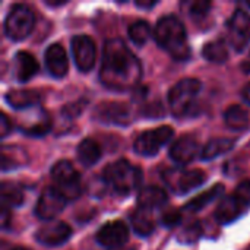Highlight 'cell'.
Masks as SVG:
<instances>
[{
    "label": "cell",
    "instance_id": "obj_10",
    "mask_svg": "<svg viewBox=\"0 0 250 250\" xmlns=\"http://www.w3.org/2000/svg\"><path fill=\"white\" fill-rule=\"evenodd\" d=\"M72 56L81 72L92 70L95 64V44L88 35H75L72 38Z\"/></svg>",
    "mask_w": 250,
    "mask_h": 250
},
{
    "label": "cell",
    "instance_id": "obj_12",
    "mask_svg": "<svg viewBox=\"0 0 250 250\" xmlns=\"http://www.w3.org/2000/svg\"><path fill=\"white\" fill-rule=\"evenodd\" d=\"M95 239L105 249H117L129 240V229L123 221H110L98 230Z\"/></svg>",
    "mask_w": 250,
    "mask_h": 250
},
{
    "label": "cell",
    "instance_id": "obj_2",
    "mask_svg": "<svg viewBox=\"0 0 250 250\" xmlns=\"http://www.w3.org/2000/svg\"><path fill=\"white\" fill-rule=\"evenodd\" d=\"M154 37L157 44L168 51L176 60H186L190 56V47L188 44L185 25L173 15H167L158 19Z\"/></svg>",
    "mask_w": 250,
    "mask_h": 250
},
{
    "label": "cell",
    "instance_id": "obj_39",
    "mask_svg": "<svg viewBox=\"0 0 250 250\" xmlns=\"http://www.w3.org/2000/svg\"><path fill=\"white\" fill-rule=\"evenodd\" d=\"M242 6H245V7L250 9V0H246V1H243V3H242Z\"/></svg>",
    "mask_w": 250,
    "mask_h": 250
},
{
    "label": "cell",
    "instance_id": "obj_9",
    "mask_svg": "<svg viewBox=\"0 0 250 250\" xmlns=\"http://www.w3.org/2000/svg\"><path fill=\"white\" fill-rule=\"evenodd\" d=\"M67 201L66 198L53 186V188H45L35 205V214L40 220L42 221H51L54 220L59 214L63 212Z\"/></svg>",
    "mask_w": 250,
    "mask_h": 250
},
{
    "label": "cell",
    "instance_id": "obj_14",
    "mask_svg": "<svg viewBox=\"0 0 250 250\" xmlns=\"http://www.w3.org/2000/svg\"><path fill=\"white\" fill-rule=\"evenodd\" d=\"M44 62H45V67L51 76L63 78L67 73L69 60H67L66 50L60 44L54 42L47 47L45 54H44Z\"/></svg>",
    "mask_w": 250,
    "mask_h": 250
},
{
    "label": "cell",
    "instance_id": "obj_7",
    "mask_svg": "<svg viewBox=\"0 0 250 250\" xmlns=\"http://www.w3.org/2000/svg\"><path fill=\"white\" fill-rule=\"evenodd\" d=\"M173 135L174 132L170 126H161L154 130H146L136 138L133 144L135 152L139 155L152 157L173 138Z\"/></svg>",
    "mask_w": 250,
    "mask_h": 250
},
{
    "label": "cell",
    "instance_id": "obj_32",
    "mask_svg": "<svg viewBox=\"0 0 250 250\" xmlns=\"http://www.w3.org/2000/svg\"><path fill=\"white\" fill-rule=\"evenodd\" d=\"M201 226L196 223V224H192L189 227H186L180 236H179V240L183 242V243H195L199 237H201Z\"/></svg>",
    "mask_w": 250,
    "mask_h": 250
},
{
    "label": "cell",
    "instance_id": "obj_24",
    "mask_svg": "<svg viewBox=\"0 0 250 250\" xmlns=\"http://www.w3.org/2000/svg\"><path fill=\"white\" fill-rule=\"evenodd\" d=\"M226 125L233 130H243L249 125V114L240 105H231L224 111Z\"/></svg>",
    "mask_w": 250,
    "mask_h": 250
},
{
    "label": "cell",
    "instance_id": "obj_11",
    "mask_svg": "<svg viewBox=\"0 0 250 250\" xmlns=\"http://www.w3.org/2000/svg\"><path fill=\"white\" fill-rule=\"evenodd\" d=\"M229 38L236 50H243L250 41V15L248 12L237 9L230 18L229 23Z\"/></svg>",
    "mask_w": 250,
    "mask_h": 250
},
{
    "label": "cell",
    "instance_id": "obj_36",
    "mask_svg": "<svg viewBox=\"0 0 250 250\" xmlns=\"http://www.w3.org/2000/svg\"><path fill=\"white\" fill-rule=\"evenodd\" d=\"M158 1L157 0H136L135 4L138 7H145V9H152Z\"/></svg>",
    "mask_w": 250,
    "mask_h": 250
},
{
    "label": "cell",
    "instance_id": "obj_29",
    "mask_svg": "<svg viewBox=\"0 0 250 250\" xmlns=\"http://www.w3.org/2000/svg\"><path fill=\"white\" fill-rule=\"evenodd\" d=\"M151 26L148 25L146 21H136L133 22L129 28H127V34H129V38L133 44L136 45H144L149 37H151Z\"/></svg>",
    "mask_w": 250,
    "mask_h": 250
},
{
    "label": "cell",
    "instance_id": "obj_30",
    "mask_svg": "<svg viewBox=\"0 0 250 250\" xmlns=\"http://www.w3.org/2000/svg\"><path fill=\"white\" fill-rule=\"evenodd\" d=\"M183 6L188 7L189 15H192L193 18H202V16H205L209 12V9L212 7L211 1H205V0L186 1V3H183Z\"/></svg>",
    "mask_w": 250,
    "mask_h": 250
},
{
    "label": "cell",
    "instance_id": "obj_21",
    "mask_svg": "<svg viewBox=\"0 0 250 250\" xmlns=\"http://www.w3.org/2000/svg\"><path fill=\"white\" fill-rule=\"evenodd\" d=\"M76 155H78V160L82 166L92 167L101 158V148L94 139L86 138L78 145Z\"/></svg>",
    "mask_w": 250,
    "mask_h": 250
},
{
    "label": "cell",
    "instance_id": "obj_15",
    "mask_svg": "<svg viewBox=\"0 0 250 250\" xmlns=\"http://www.w3.org/2000/svg\"><path fill=\"white\" fill-rule=\"evenodd\" d=\"M198 155H199V145L196 139L192 136L179 138L170 148V158L180 166H186L192 163Z\"/></svg>",
    "mask_w": 250,
    "mask_h": 250
},
{
    "label": "cell",
    "instance_id": "obj_3",
    "mask_svg": "<svg viewBox=\"0 0 250 250\" xmlns=\"http://www.w3.org/2000/svg\"><path fill=\"white\" fill-rule=\"evenodd\" d=\"M104 180L120 195L136 190L142 182V171L126 160H117L104 168Z\"/></svg>",
    "mask_w": 250,
    "mask_h": 250
},
{
    "label": "cell",
    "instance_id": "obj_35",
    "mask_svg": "<svg viewBox=\"0 0 250 250\" xmlns=\"http://www.w3.org/2000/svg\"><path fill=\"white\" fill-rule=\"evenodd\" d=\"M79 113H81V105H79V104H69V105H66L64 110H63V114H64L66 117H75V116H78Z\"/></svg>",
    "mask_w": 250,
    "mask_h": 250
},
{
    "label": "cell",
    "instance_id": "obj_26",
    "mask_svg": "<svg viewBox=\"0 0 250 250\" xmlns=\"http://www.w3.org/2000/svg\"><path fill=\"white\" fill-rule=\"evenodd\" d=\"M149 211H145V209H136L130 220H132V227L133 230L136 231V234L139 236H149L154 230H155V223L154 220L149 217L148 214Z\"/></svg>",
    "mask_w": 250,
    "mask_h": 250
},
{
    "label": "cell",
    "instance_id": "obj_17",
    "mask_svg": "<svg viewBox=\"0 0 250 250\" xmlns=\"http://www.w3.org/2000/svg\"><path fill=\"white\" fill-rule=\"evenodd\" d=\"M15 78L18 82H26L38 72V62L28 51H18L15 54Z\"/></svg>",
    "mask_w": 250,
    "mask_h": 250
},
{
    "label": "cell",
    "instance_id": "obj_38",
    "mask_svg": "<svg viewBox=\"0 0 250 250\" xmlns=\"http://www.w3.org/2000/svg\"><path fill=\"white\" fill-rule=\"evenodd\" d=\"M66 3H67V0H45V4L53 6V7H59V6H63Z\"/></svg>",
    "mask_w": 250,
    "mask_h": 250
},
{
    "label": "cell",
    "instance_id": "obj_34",
    "mask_svg": "<svg viewBox=\"0 0 250 250\" xmlns=\"http://www.w3.org/2000/svg\"><path fill=\"white\" fill-rule=\"evenodd\" d=\"M0 136L1 138H6L10 132H12V122L7 119V116L6 114H1V117H0Z\"/></svg>",
    "mask_w": 250,
    "mask_h": 250
},
{
    "label": "cell",
    "instance_id": "obj_18",
    "mask_svg": "<svg viewBox=\"0 0 250 250\" xmlns=\"http://www.w3.org/2000/svg\"><path fill=\"white\" fill-rule=\"evenodd\" d=\"M243 209L245 208L233 193L221 199L220 205L215 209V218L220 224H230L243 214Z\"/></svg>",
    "mask_w": 250,
    "mask_h": 250
},
{
    "label": "cell",
    "instance_id": "obj_6",
    "mask_svg": "<svg viewBox=\"0 0 250 250\" xmlns=\"http://www.w3.org/2000/svg\"><path fill=\"white\" fill-rule=\"evenodd\" d=\"M35 23L32 10L26 4H15L9 10L4 21V32L12 41H22L26 38Z\"/></svg>",
    "mask_w": 250,
    "mask_h": 250
},
{
    "label": "cell",
    "instance_id": "obj_23",
    "mask_svg": "<svg viewBox=\"0 0 250 250\" xmlns=\"http://www.w3.org/2000/svg\"><path fill=\"white\" fill-rule=\"evenodd\" d=\"M233 148H234V141H233V139H224V138H223V139H221V138L212 139V141H209V142L204 146V149H202V152H201V157H202V160H205V161L214 160V158H217V157H220V155H223V154L231 151Z\"/></svg>",
    "mask_w": 250,
    "mask_h": 250
},
{
    "label": "cell",
    "instance_id": "obj_5",
    "mask_svg": "<svg viewBox=\"0 0 250 250\" xmlns=\"http://www.w3.org/2000/svg\"><path fill=\"white\" fill-rule=\"evenodd\" d=\"M51 179L54 182V188L66 198V201H75L81 196V177L72 163L66 160L57 161L51 168Z\"/></svg>",
    "mask_w": 250,
    "mask_h": 250
},
{
    "label": "cell",
    "instance_id": "obj_1",
    "mask_svg": "<svg viewBox=\"0 0 250 250\" xmlns=\"http://www.w3.org/2000/svg\"><path fill=\"white\" fill-rule=\"evenodd\" d=\"M141 63L120 38H110L103 48L100 78L111 89H129L141 79Z\"/></svg>",
    "mask_w": 250,
    "mask_h": 250
},
{
    "label": "cell",
    "instance_id": "obj_22",
    "mask_svg": "<svg viewBox=\"0 0 250 250\" xmlns=\"http://www.w3.org/2000/svg\"><path fill=\"white\" fill-rule=\"evenodd\" d=\"M224 192V186L223 185H215L214 188L205 190L204 193H201L199 196L193 198L189 204L185 205V211H189V212H198L201 211L202 208H205L207 205H209L212 201L218 199Z\"/></svg>",
    "mask_w": 250,
    "mask_h": 250
},
{
    "label": "cell",
    "instance_id": "obj_37",
    "mask_svg": "<svg viewBox=\"0 0 250 250\" xmlns=\"http://www.w3.org/2000/svg\"><path fill=\"white\" fill-rule=\"evenodd\" d=\"M242 97H243V100L250 104V83H248L246 86H243V89H242Z\"/></svg>",
    "mask_w": 250,
    "mask_h": 250
},
{
    "label": "cell",
    "instance_id": "obj_40",
    "mask_svg": "<svg viewBox=\"0 0 250 250\" xmlns=\"http://www.w3.org/2000/svg\"><path fill=\"white\" fill-rule=\"evenodd\" d=\"M245 69H246L248 72H250V59H249V62H248V63L245 64Z\"/></svg>",
    "mask_w": 250,
    "mask_h": 250
},
{
    "label": "cell",
    "instance_id": "obj_33",
    "mask_svg": "<svg viewBox=\"0 0 250 250\" xmlns=\"http://www.w3.org/2000/svg\"><path fill=\"white\" fill-rule=\"evenodd\" d=\"M180 221H182V214H180V211H176V209H168L161 217V223L166 227H174Z\"/></svg>",
    "mask_w": 250,
    "mask_h": 250
},
{
    "label": "cell",
    "instance_id": "obj_41",
    "mask_svg": "<svg viewBox=\"0 0 250 250\" xmlns=\"http://www.w3.org/2000/svg\"><path fill=\"white\" fill-rule=\"evenodd\" d=\"M12 250H28V249H23V248H15V249Z\"/></svg>",
    "mask_w": 250,
    "mask_h": 250
},
{
    "label": "cell",
    "instance_id": "obj_8",
    "mask_svg": "<svg viewBox=\"0 0 250 250\" xmlns=\"http://www.w3.org/2000/svg\"><path fill=\"white\" fill-rule=\"evenodd\" d=\"M168 188H171L173 192L185 195L188 192H192L193 189L202 186L207 180V174L202 170H186V171H174L170 170L163 177Z\"/></svg>",
    "mask_w": 250,
    "mask_h": 250
},
{
    "label": "cell",
    "instance_id": "obj_25",
    "mask_svg": "<svg viewBox=\"0 0 250 250\" xmlns=\"http://www.w3.org/2000/svg\"><path fill=\"white\" fill-rule=\"evenodd\" d=\"M0 198H1V204L3 208L9 209V208H15V207H21L23 204V193L22 190L12 183H1L0 188Z\"/></svg>",
    "mask_w": 250,
    "mask_h": 250
},
{
    "label": "cell",
    "instance_id": "obj_19",
    "mask_svg": "<svg viewBox=\"0 0 250 250\" xmlns=\"http://www.w3.org/2000/svg\"><path fill=\"white\" fill-rule=\"evenodd\" d=\"M166 204H167V193L164 192V189L157 188V186L144 188L138 195L139 208L149 211V212L152 209H158V208L164 207Z\"/></svg>",
    "mask_w": 250,
    "mask_h": 250
},
{
    "label": "cell",
    "instance_id": "obj_28",
    "mask_svg": "<svg viewBox=\"0 0 250 250\" xmlns=\"http://www.w3.org/2000/svg\"><path fill=\"white\" fill-rule=\"evenodd\" d=\"M21 129H22V132H25L29 136H44L51 129V120H50V117H48V114L45 111L40 110L38 119L35 122L23 125Z\"/></svg>",
    "mask_w": 250,
    "mask_h": 250
},
{
    "label": "cell",
    "instance_id": "obj_16",
    "mask_svg": "<svg viewBox=\"0 0 250 250\" xmlns=\"http://www.w3.org/2000/svg\"><path fill=\"white\" fill-rule=\"evenodd\" d=\"M97 119L103 123L113 125H129L130 123V110L126 104L122 103H105L97 108Z\"/></svg>",
    "mask_w": 250,
    "mask_h": 250
},
{
    "label": "cell",
    "instance_id": "obj_27",
    "mask_svg": "<svg viewBox=\"0 0 250 250\" xmlns=\"http://www.w3.org/2000/svg\"><path fill=\"white\" fill-rule=\"evenodd\" d=\"M202 56L212 63H224L229 59V50L227 45L223 40H215L211 42H207L204 50H202Z\"/></svg>",
    "mask_w": 250,
    "mask_h": 250
},
{
    "label": "cell",
    "instance_id": "obj_31",
    "mask_svg": "<svg viewBox=\"0 0 250 250\" xmlns=\"http://www.w3.org/2000/svg\"><path fill=\"white\" fill-rule=\"evenodd\" d=\"M234 196L237 198V201L242 204L243 208H250V179L242 182L236 192H234Z\"/></svg>",
    "mask_w": 250,
    "mask_h": 250
},
{
    "label": "cell",
    "instance_id": "obj_4",
    "mask_svg": "<svg viewBox=\"0 0 250 250\" xmlns=\"http://www.w3.org/2000/svg\"><path fill=\"white\" fill-rule=\"evenodd\" d=\"M201 89L202 83L195 78H188L177 82L168 92V105L171 113L176 117L189 116L196 107V100Z\"/></svg>",
    "mask_w": 250,
    "mask_h": 250
},
{
    "label": "cell",
    "instance_id": "obj_20",
    "mask_svg": "<svg viewBox=\"0 0 250 250\" xmlns=\"http://www.w3.org/2000/svg\"><path fill=\"white\" fill-rule=\"evenodd\" d=\"M4 98L10 107L16 110H25L29 107H35L40 103L41 95L35 89H12L6 94Z\"/></svg>",
    "mask_w": 250,
    "mask_h": 250
},
{
    "label": "cell",
    "instance_id": "obj_13",
    "mask_svg": "<svg viewBox=\"0 0 250 250\" xmlns=\"http://www.w3.org/2000/svg\"><path fill=\"white\" fill-rule=\"evenodd\" d=\"M72 230L63 221H50L45 223L37 233L35 239L40 245L47 248H56L66 243L70 239Z\"/></svg>",
    "mask_w": 250,
    "mask_h": 250
}]
</instances>
